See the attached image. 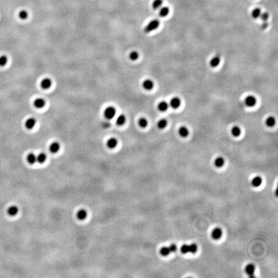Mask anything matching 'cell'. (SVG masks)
<instances>
[{
  "mask_svg": "<svg viewBox=\"0 0 278 278\" xmlns=\"http://www.w3.org/2000/svg\"><path fill=\"white\" fill-rule=\"evenodd\" d=\"M19 17H20V18L21 19V20H26L28 17V12L26 10H21V11H20V13H19Z\"/></svg>",
  "mask_w": 278,
  "mask_h": 278,
  "instance_id": "33",
  "label": "cell"
},
{
  "mask_svg": "<svg viewBox=\"0 0 278 278\" xmlns=\"http://www.w3.org/2000/svg\"><path fill=\"white\" fill-rule=\"evenodd\" d=\"M178 134L180 137H186L189 135V130L187 127L182 126L178 129Z\"/></svg>",
  "mask_w": 278,
  "mask_h": 278,
  "instance_id": "17",
  "label": "cell"
},
{
  "mask_svg": "<svg viewBox=\"0 0 278 278\" xmlns=\"http://www.w3.org/2000/svg\"><path fill=\"white\" fill-rule=\"evenodd\" d=\"M7 61H8V59H7V56L1 55V57H0V66H5V65L7 63Z\"/></svg>",
  "mask_w": 278,
  "mask_h": 278,
  "instance_id": "35",
  "label": "cell"
},
{
  "mask_svg": "<svg viewBox=\"0 0 278 278\" xmlns=\"http://www.w3.org/2000/svg\"><path fill=\"white\" fill-rule=\"evenodd\" d=\"M162 3H163L162 0H154L152 3V7L153 9H159L162 7Z\"/></svg>",
  "mask_w": 278,
  "mask_h": 278,
  "instance_id": "29",
  "label": "cell"
},
{
  "mask_svg": "<svg viewBox=\"0 0 278 278\" xmlns=\"http://www.w3.org/2000/svg\"><path fill=\"white\" fill-rule=\"evenodd\" d=\"M261 14V9L260 8H255L254 9L252 10V13H251V16L254 19H257L258 17H260V15Z\"/></svg>",
  "mask_w": 278,
  "mask_h": 278,
  "instance_id": "27",
  "label": "cell"
},
{
  "mask_svg": "<svg viewBox=\"0 0 278 278\" xmlns=\"http://www.w3.org/2000/svg\"><path fill=\"white\" fill-rule=\"evenodd\" d=\"M276 124V119L273 116H269L265 121V124L268 127H272Z\"/></svg>",
  "mask_w": 278,
  "mask_h": 278,
  "instance_id": "20",
  "label": "cell"
},
{
  "mask_svg": "<svg viewBox=\"0 0 278 278\" xmlns=\"http://www.w3.org/2000/svg\"><path fill=\"white\" fill-rule=\"evenodd\" d=\"M87 216H88V212H87V211L85 208H81L77 212V218L79 219V220H85V219L86 218Z\"/></svg>",
  "mask_w": 278,
  "mask_h": 278,
  "instance_id": "11",
  "label": "cell"
},
{
  "mask_svg": "<svg viewBox=\"0 0 278 278\" xmlns=\"http://www.w3.org/2000/svg\"><path fill=\"white\" fill-rule=\"evenodd\" d=\"M160 25V21L158 20H153L149 21L145 26L144 31L146 33H149L154 30H156Z\"/></svg>",
  "mask_w": 278,
  "mask_h": 278,
  "instance_id": "1",
  "label": "cell"
},
{
  "mask_svg": "<svg viewBox=\"0 0 278 278\" xmlns=\"http://www.w3.org/2000/svg\"><path fill=\"white\" fill-rule=\"evenodd\" d=\"M180 104H181V100H180L178 97H173L171 100H170V106L173 109L178 108L180 107Z\"/></svg>",
  "mask_w": 278,
  "mask_h": 278,
  "instance_id": "4",
  "label": "cell"
},
{
  "mask_svg": "<svg viewBox=\"0 0 278 278\" xmlns=\"http://www.w3.org/2000/svg\"><path fill=\"white\" fill-rule=\"evenodd\" d=\"M26 160H27V162L31 165L34 164L35 162H37V158L34 153H29L28 156H26Z\"/></svg>",
  "mask_w": 278,
  "mask_h": 278,
  "instance_id": "19",
  "label": "cell"
},
{
  "mask_svg": "<svg viewBox=\"0 0 278 278\" xmlns=\"http://www.w3.org/2000/svg\"><path fill=\"white\" fill-rule=\"evenodd\" d=\"M231 133L234 137H238L241 134V129L238 126H234L231 129Z\"/></svg>",
  "mask_w": 278,
  "mask_h": 278,
  "instance_id": "25",
  "label": "cell"
},
{
  "mask_svg": "<svg viewBox=\"0 0 278 278\" xmlns=\"http://www.w3.org/2000/svg\"><path fill=\"white\" fill-rule=\"evenodd\" d=\"M224 159L223 157H221V156L216 158L215 160H214V165L217 167V168H221L224 165Z\"/></svg>",
  "mask_w": 278,
  "mask_h": 278,
  "instance_id": "22",
  "label": "cell"
},
{
  "mask_svg": "<svg viewBox=\"0 0 278 278\" xmlns=\"http://www.w3.org/2000/svg\"><path fill=\"white\" fill-rule=\"evenodd\" d=\"M180 251H181L182 253V254H187L189 252V245L187 244H184L180 248Z\"/></svg>",
  "mask_w": 278,
  "mask_h": 278,
  "instance_id": "34",
  "label": "cell"
},
{
  "mask_svg": "<svg viewBox=\"0 0 278 278\" xmlns=\"http://www.w3.org/2000/svg\"><path fill=\"white\" fill-rule=\"evenodd\" d=\"M167 125H168V121L165 119H160L157 123V126L160 129H163L167 126Z\"/></svg>",
  "mask_w": 278,
  "mask_h": 278,
  "instance_id": "26",
  "label": "cell"
},
{
  "mask_svg": "<svg viewBox=\"0 0 278 278\" xmlns=\"http://www.w3.org/2000/svg\"><path fill=\"white\" fill-rule=\"evenodd\" d=\"M251 183H252V186H253V187H258L259 186H261V183H262V178L260 177H254V178L252 179Z\"/></svg>",
  "mask_w": 278,
  "mask_h": 278,
  "instance_id": "18",
  "label": "cell"
},
{
  "mask_svg": "<svg viewBox=\"0 0 278 278\" xmlns=\"http://www.w3.org/2000/svg\"><path fill=\"white\" fill-rule=\"evenodd\" d=\"M117 138H113V137L109 138L108 140H107V142H106V145H107L108 147H109V149L115 148V147L117 146Z\"/></svg>",
  "mask_w": 278,
  "mask_h": 278,
  "instance_id": "14",
  "label": "cell"
},
{
  "mask_svg": "<svg viewBox=\"0 0 278 278\" xmlns=\"http://www.w3.org/2000/svg\"><path fill=\"white\" fill-rule=\"evenodd\" d=\"M169 13V8L168 7H162L159 10V16L162 17H166Z\"/></svg>",
  "mask_w": 278,
  "mask_h": 278,
  "instance_id": "21",
  "label": "cell"
},
{
  "mask_svg": "<svg viewBox=\"0 0 278 278\" xmlns=\"http://www.w3.org/2000/svg\"><path fill=\"white\" fill-rule=\"evenodd\" d=\"M154 87V82L151 79H146L142 82V88L146 90H151Z\"/></svg>",
  "mask_w": 278,
  "mask_h": 278,
  "instance_id": "5",
  "label": "cell"
},
{
  "mask_svg": "<svg viewBox=\"0 0 278 278\" xmlns=\"http://www.w3.org/2000/svg\"><path fill=\"white\" fill-rule=\"evenodd\" d=\"M126 121V117L123 114L120 115L116 119V124L118 126H122L125 124Z\"/></svg>",
  "mask_w": 278,
  "mask_h": 278,
  "instance_id": "23",
  "label": "cell"
},
{
  "mask_svg": "<svg viewBox=\"0 0 278 278\" xmlns=\"http://www.w3.org/2000/svg\"><path fill=\"white\" fill-rule=\"evenodd\" d=\"M158 109L160 112H165V111L168 110V108H169V104L165 100H162L160 101L158 104Z\"/></svg>",
  "mask_w": 278,
  "mask_h": 278,
  "instance_id": "15",
  "label": "cell"
},
{
  "mask_svg": "<svg viewBox=\"0 0 278 278\" xmlns=\"http://www.w3.org/2000/svg\"><path fill=\"white\" fill-rule=\"evenodd\" d=\"M160 252L161 255L164 256H166L169 255V253L171 252H170V250H169V247H162V248H161L160 251Z\"/></svg>",
  "mask_w": 278,
  "mask_h": 278,
  "instance_id": "31",
  "label": "cell"
},
{
  "mask_svg": "<svg viewBox=\"0 0 278 278\" xmlns=\"http://www.w3.org/2000/svg\"><path fill=\"white\" fill-rule=\"evenodd\" d=\"M260 17L261 19V20L263 21H267V20H268L269 17V14L267 12L261 13V15H260Z\"/></svg>",
  "mask_w": 278,
  "mask_h": 278,
  "instance_id": "36",
  "label": "cell"
},
{
  "mask_svg": "<svg viewBox=\"0 0 278 278\" xmlns=\"http://www.w3.org/2000/svg\"><path fill=\"white\" fill-rule=\"evenodd\" d=\"M268 23H267V21H264L262 24H261V29H265L268 27Z\"/></svg>",
  "mask_w": 278,
  "mask_h": 278,
  "instance_id": "38",
  "label": "cell"
},
{
  "mask_svg": "<svg viewBox=\"0 0 278 278\" xmlns=\"http://www.w3.org/2000/svg\"><path fill=\"white\" fill-rule=\"evenodd\" d=\"M245 272L250 277H254V274L255 272V266L253 264H248L245 267Z\"/></svg>",
  "mask_w": 278,
  "mask_h": 278,
  "instance_id": "6",
  "label": "cell"
},
{
  "mask_svg": "<svg viewBox=\"0 0 278 278\" xmlns=\"http://www.w3.org/2000/svg\"><path fill=\"white\" fill-rule=\"evenodd\" d=\"M129 57L131 61H136L138 59L139 54L137 51H133L129 54Z\"/></svg>",
  "mask_w": 278,
  "mask_h": 278,
  "instance_id": "30",
  "label": "cell"
},
{
  "mask_svg": "<svg viewBox=\"0 0 278 278\" xmlns=\"http://www.w3.org/2000/svg\"><path fill=\"white\" fill-rule=\"evenodd\" d=\"M37 162L39 164H43L47 160V155L45 153H40L38 156H36Z\"/></svg>",
  "mask_w": 278,
  "mask_h": 278,
  "instance_id": "24",
  "label": "cell"
},
{
  "mask_svg": "<svg viewBox=\"0 0 278 278\" xmlns=\"http://www.w3.org/2000/svg\"><path fill=\"white\" fill-rule=\"evenodd\" d=\"M256 98L252 95H248L245 99V104L248 107H253L256 104Z\"/></svg>",
  "mask_w": 278,
  "mask_h": 278,
  "instance_id": "3",
  "label": "cell"
},
{
  "mask_svg": "<svg viewBox=\"0 0 278 278\" xmlns=\"http://www.w3.org/2000/svg\"><path fill=\"white\" fill-rule=\"evenodd\" d=\"M189 252L192 254L196 253V251L198 250V247L197 245L195 243H192L191 245H189Z\"/></svg>",
  "mask_w": 278,
  "mask_h": 278,
  "instance_id": "32",
  "label": "cell"
},
{
  "mask_svg": "<svg viewBox=\"0 0 278 278\" xmlns=\"http://www.w3.org/2000/svg\"><path fill=\"white\" fill-rule=\"evenodd\" d=\"M52 82L51 79L49 78H45L41 81V87L44 90L49 89L52 86Z\"/></svg>",
  "mask_w": 278,
  "mask_h": 278,
  "instance_id": "8",
  "label": "cell"
},
{
  "mask_svg": "<svg viewBox=\"0 0 278 278\" xmlns=\"http://www.w3.org/2000/svg\"><path fill=\"white\" fill-rule=\"evenodd\" d=\"M138 126L140 127V128H145L147 126L148 122H147V119H146V118L141 117L138 119Z\"/></svg>",
  "mask_w": 278,
  "mask_h": 278,
  "instance_id": "28",
  "label": "cell"
},
{
  "mask_svg": "<svg viewBox=\"0 0 278 278\" xmlns=\"http://www.w3.org/2000/svg\"><path fill=\"white\" fill-rule=\"evenodd\" d=\"M35 124H36V120L35 119V118L31 117L26 120L25 125L26 129H32L35 126Z\"/></svg>",
  "mask_w": 278,
  "mask_h": 278,
  "instance_id": "7",
  "label": "cell"
},
{
  "mask_svg": "<svg viewBox=\"0 0 278 278\" xmlns=\"http://www.w3.org/2000/svg\"><path fill=\"white\" fill-rule=\"evenodd\" d=\"M60 149V144L58 142H54L50 145L49 150L51 153H56L59 151Z\"/></svg>",
  "mask_w": 278,
  "mask_h": 278,
  "instance_id": "10",
  "label": "cell"
},
{
  "mask_svg": "<svg viewBox=\"0 0 278 278\" xmlns=\"http://www.w3.org/2000/svg\"><path fill=\"white\" fill-rule=\"evenodd\" d=\"M116 114V109L114 106H108L105 109L104 112V115L106 119L108 120H110L113 119Z\"/></svg>",
  "mask_w": 278,
  "mask_h": 278,
  "instance_id": "2",
  "label": "cell"
},
{
  "mask_svg": "<svg viewBox=\"0 0 278 278\" xmlns=\"http://www.w3.org/2000/svg\"><path fill=\"white\" fill-rule=\"evenodd\" d=\"M18 211L19 209L17 206H16V205H12V206H10V207L8 208L7 212H8V215L10 216H16V214L18 213Z\"/></svg>",
  "mask_w": 278,
  "mask_h": 278,
  "instance_id": "16",
  "label": "cell"
},
{
  "mask_svg": "<svg viewBox=\"0 0 278 278\" xmlns=\"http://www.w3.org/2000/svg\"><path fill=\"white\" fill-rule=\"evenodd\" d=\"M220 57L219 55H216L214 57H212L211 60H210L209 64L210 66L212 68H216L220 64Z\"/></svg>",
  "mask_w": 278,
  "mask_h": 278,
  "instance_id": "13",
  "label": "cell"
},
{
  "mask_svg": "<svg viewBox=\"0 0 278 278\" xmlns=\"http://www.w3.org/2000/svg\"><path fill=\"white\" fill-rule=\"evenodd\" d=\"M211 236L214 239H219L222 236V230L220 228H215L212 230Z\"/></svg>",
  "mask_w": 278,
  "mask_h": 278,
  "instance_id": "12",
  "label": "cell"
},
{
  "mask_svg": "<svg viewBox=\"0 0 278 278\" xmlns=\"http://www.w3.org/2000/svg\"><path fill=\"white\" fill-rule=\"evenodd\" d=\"M46 102L45 99L42 98H38L36 99L34 102V106H35L36 108L38 109H41L45 106Z\"/></svg>",
  "mask_w": 278,
  "mask_h": 278,
  "instance_id": "9",
  "label": "cell"
},
{
  "mask_svg": "<svg viewBox=\"0 0 278 278\" xmlns=\"http://www.w3.org/2000/svg\"><path fill=\"white\" fill-rule=\"evenodd\" d=\"M169 250H170V252H176L177 250V245H175V244H172V245H170V247H169Z\"/></svg>",
  "mask_w": 278,
  "mask_h": 278,
  "instance_id": "37",
  "label": "cell"
}]
</instances>
